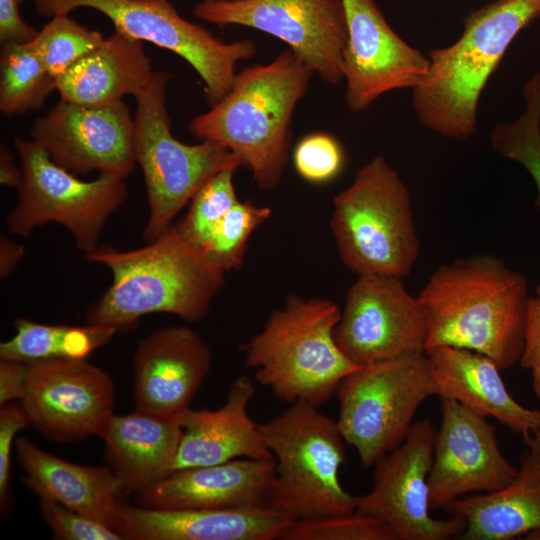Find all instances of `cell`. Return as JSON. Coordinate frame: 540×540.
Returning <instances> with one entry per match:
<instances>
[{
    "instance_id": "5",
    "label": "cell",
    "mask_w": 540,
    "mask_h": 540,
    "mask_svg": "<svg viewBox=\"0 0 540 540\" xmlns=\"http://www.w3.org/2000/svg\"><path fill=\"white\" fill-rule=\"evenodd\" d=\"M340 316L331 300L290 294L281 308L272 311L263 329L240 347L245 365L277 399L319 408L345 376L361 367L335 340Z\"/></svg>"
},
{
    "instance_id": "23",
    "label": "cell",
    "mask_w": 540,
    "mask_h": 540,
    "mask_svg": "<svg viewBox=\"0 0 540 540\" xmlns=\"http://www.w3.org/2000/svg\"><path fill=\"white\" fill-rule=\"evenodd\" d=\"M439 396L497 420L525 437L540 431V410L521 405L489 357L468 349L438 346L425 351Z\"/></svg>"
},
{
    "instance_id": "10",
    "label": "cell",
    "mask_w": 540,
    "mask_h": 540,
    "mask_svg": "<svg viewBox=\"0 0 540 540\" xmlns=\"http://www.w3.org/2000/svg\"><path fill=\"white\" fill-rule=\"evenodd\" d=\"M14 146L22 178L17 203L6 219L8 231L27 239L35 228L58 223L84 254L94 251L108 218L127 197L125 178L100 173L95 180L83 181L53 162L32 139L17 137Z\"/></svg>"
},
{
    "instance_id": "8",
    "label": "cell",
    "mask_w": 540,
    "mask_h": 540,
    "mask_svg": "<svg viewBox=\"0 0 540 540\" xmlns=\"http://www.w3.org/2000/svg\"><path fill=\"white\" fill-rule=\"evenodd\" d=\"M171 77L167 72H153L134 95V151L149 205L143 234L147 242L172 225L178 212L211 177L227 167L242 165L239 157L214 141L188 145L173 136L166 105Z\"/></svg>"
},
{
    "instance_id": "21",
    "label": "cell",
    "mask_w": 540,
    "mask_h": 540,
    "mask_svg": "<svg viewBox=\"0 0 540 540\" xmlns=\"http://www.w3.org/2000/svg\"><path fill=\"white\" fill-rule=\"evenodd\" d=\"M270 509H154L119 503L113 529L124 540H274L295 521Z\"/></svg>"
},
{
    "instance_id": "29",
    "label": "cell",
    "mask_w": 540,
    "mask_h": 540,
    "mask_svg": "<svg viewBox=\"0 0 540 540\" xmlns=\"http://www.w3.org/2000/svg\"><path fill=\"white\" fill-rule=\"evenodd\" d=\"M56 90L55 78L48 72L31 46L7 43L0 57V110L21 115L38 110Z\"/></svg>"
},
{
    "instance_id": "39",
    "label": "cell",
    "mask_w": 540,
    "mask_h": 540,
    "mask_svg": "<svg viewBox=\"0 0 540 540\" xmlns=\"http://www.w3.org/2000/svg\"><path fill=\"white\" fill-rule=\"evenodd\" d=\"M19 0H0V39L4 44L31 42L38 31L21 17Z\"/></svg>"
},
{
    "instance_id": "40",
    "label": "cell",
    "mask_w": 540,
    "mask_h": 540,
    "mask_svg": "<svg viewBox=\"0 0 540 540\" xmlns=\"http://www.w3.org/2000/svg\"><path fill=\"white\" fill-rule=\"evenodd\" d=\"M29 365L18 361H0V405L23 396Z\"/></svg>"
},
{
    "instance_id": "18",
    "label": "cell",
    "mask_w": 540,
    "mask_h": 540,
    "mask_svg": "<svg viewBox=\"0 0 540 540\" xmlns=\"http://www.w3.org/2000/svg\"><path fill=\"white\" fill-rule=\"evenodd\" d=\"M348 38L343 55L345 103L354 113L381 95L414 89L429 70V58L388 24L375 0H342Z\"/></svg>"
},
{
    "instance_id": "16",
    "label": "cell",
    "mask_w": 540,
    "mask_h": 540,
    "mask_svg": "<svg viewBox=\"0 0 540 540\" xmlns=\"http://www.w3.org/2000/svg\"><path fill=\"white\" fill-rule=\"evenodd\" d=\"M439 398L442 420L428 477L431 511L470 494L500 490L517 473L485 416L449 396Z\"/></svg>"
},
{
    "instance_id": "30",
    "label": "cell",
    "mask_w": 540,
    "mask_h": 540,
    "mask_svg": "<svg viewBox=\"0 0 540 540\" xmlns=\"http://www.w3.org/2000/svg\"><path fill=\"white\" fill-rule=\"evenodd\" d=\"M524 112L512 122L498 123L490 144L502 157L521 164L537 188L535 204L540 211V72L523 86Z\"/></svg>"
},
{
    "instance_id": "27",
    "label": "cell",
    "mask_w": 540,
    "mask_h": 540,
    "mask_svg": "<svg viewBox=\"0 0 540 540\" xmlns=\"http://www.w3.org/2000/svg\"><path fill=\"white\" fill-rule=\"evenodd\" d=\"M153 74L141 41L114 32L58 76L61 100L80 105H106L135 95Z\"/></svg>"
},
{
    "instance_id": "28",
    "label": "cell",
    "mask_w": 540,
    "mask_h": 540,
    "mask_svg": "<svg viewBox=\"0 0 540 540\" xmlns=\"http://www.w3.org/2000/svg\"><path fill=\"white\" fill-rule=\"evenodd\" d=\"M15 334L0 343V360L31 363L53 359H85L117 333L103 325H48L18 317Z\"/></svg>"
},
{
    "instance_id": "19",
    "label": "cell",
    "mask_w": 540,
    "mask_h": 540,
    "mask_svg": "<svg viewBox=\"0 0 540 540\" xmlns=\"http://www.w3.org/2000/svg\"><path fill=\"white\" fill-rule=\"evenodd\" d=\"M132 363L136 410L181 420L210 370L212 354L191 328L167 326L139 341Z\"/></svg>"
},
{
    "instance_id": "36",
    "label": "cell",
    "mask_w": 540,
    "mask_h": 540,
    "mask_svg": "<svg viewBox=\"0 0 540 540\" xmlns=\"http://www.w3.org/2000/svg\"><path fill=\"white\" fill-rule=\"evenodd\" d=\"M40 512L54 536L63 540H123L113 528L48 498H39Z\"/></svg>"
},
{
    "instance_id": "25",
    "label": "cell",
    "mask_w": 540,
    "mask_h": 540,
    "mask_svg": "<svg viewBox=\"0 0 540 540\" xmlns=\"http://www.w3.org/2000/svg\"><path fill=\"white\" fill-rule=\"evenodd\" d=\"M182 432L181 420L135 410L127 415L113 413L98 436L123 491L136 494L172 473Z\"/></svg>"
},
{
    "instance_id": "12",
    "label": "cell",
    "mask_w": 540,
    "mask_h": 540,
    "mask_svg": "<svg viewBox=\"0 0 540 540\" xmlns=\"http://www.w3.org/2000/svg\"><path fill=\"white\" fill-rule=\"evenodd\" d=\"M195 17L217 25H240L274 36L323 81L344 80L343 55L348 38L342 0L201 1Z\"/></svg>"
},
{
    "instance_id": "9",
    "label": "cell",
    "mask_w": 540,
    "mask_h": 540,
    "mask_svg": "<svg viewBox=\"0 0 540 540\" xmlns=\"http://www.w3.org/2000/svg\"><path fill=\"white\" fill-rule=\"evenodd\" d=\"M336 420L365 468L399 446L423 402L438 396L426 353L359 367L336 391Z\"/></svg>"
},
{
    "instance_id": "6",
    "label": "cell",
    "mask_w": 540,
    "mask_h": 540,
    "mask_svg": "<svg viewBox=\"0 0 540 540\" xmlns=\"http://www.w3.org/2000/svg\"><path fill=\"white\" fill-rule=\"evenodd\" d=\"M259 430L275 460L270 509L296 520L355 512V496L339 478L346 452L335 420L298 401Z\"/></svg>"
},
{
    "instance_id": "41",
    "label": "cell",
    "mask_w": 540,
    "mask_h": 540,
    "mask_svg": "<svg viewBox=\"0 0 540 540\" xmlns=\"http://www.w3.org/2000/svg\"><path fill=\"white\" fill-rule=\"evenodd\" d=\"M25 255V248L6 236L0 238V277L11 275Z\"/></svg>"
},
{
    "instance_id": "17",
    "label": "cell",
    "mask_w": 540,
    "mask_h": 540,
    "mask_svg": "<svg viewBox=\"0 0 540 540\" xmlns=\"http://www.w3.org/2000/svg\"><path fill=\"white\" fill-rule=\"evenodd\" d=\"M134 132V119L123 101L89 106L60 100L34 122L30 137L53 162L75 175L98 171L126 178L137 164Z\"/></svg>"
},
{
    "instance_id": "13",
    "label": "cell",
    "mask_w": 540,
    "mask_h": 540,
    "mask_svg": "<svg viewBox=\"0 0 540 540\" xmlns=\"http://www.w3.org/2000/svg\"><path fill=\"white\" fill-rule=\"evenodd\" d=\"M436 435L429 420L415 422L404 441L373 465L371 490L355 496V512L382 521L397 540H449L465 530L461 516L430 515L428 477Z\"/></svg>"
},
{
    "instance_id": "44",
    "label": "cell",
    "mask_w": 540,
    "mask_h": 540,
    "mask_svg": "<svg viewBox=\"0 0 540 540\" xmlns=\"http://www.w3.org/2000/svg\"><path fill=\"white\" fill-rule=\"evenodd\" d=\"M23 1H25V0H19V2H23Z\"/></svg>"
},
{
    "instance_id": "43",
    "label": "cell",
    "mask_w": 540,
    "mask_h": 540,
    "mask_svg": "<svg viewBox=\"0 0 540 540\" xmlns=\"http://www.w3.org/2000/svg\"><path fill=\"white\" fill-rule=\"evenodd\" d=\"M202 1H236V0H202Z\"/></svg>"
},
{
    "instance_id": "11",
    "label": "cell",
    "mask_w": 540,
    "mask_h": 540,
    "mask_svg": "<svg viewBox=\"0 0 540 540\" xmlns=\"http://www.w3.org/2000/svg\"><path fill=\"white\" fill-rule=\"evenodd\" d=\"M35 7L39 14L51 17L80 7L91 8L108 17L116 32L177 54L202 79L210 106L231 89L237 63L257 53L252 40L226 43L183 18L168 0H35Z\"/></svg>"
},
{
    "instance_id": "15",
    "label": "cell",
    "mask_w": 540,
    "mask_h": 540,
    "mask_svg": "<svg viewBox=\"0 0 540 540\" xmlns=\"http://www.w3.org/2000/svg\"><path fill=\"white\" fill-rule=\"evenodd\" d=\"M28 365L19 403L29 426L59 442L98 435L113 414L115 390L109 374L85 359H53Z\"/></svg>"
},
{
    "instance_id": "1",
    "label": "cell",
    "mask_w": 540,
    "mask_h": 540,
    "mask_svg": "<svg viewBox=\"0 0 540 540\" xmlns=\"http://www.w3.org/2000/svg\"><path fill=\"white\" fill-rule=\"evenodd\" d=\"M526 278L494 255L440 265L418 295L427 322L426 350L468 349L501 371L519 363L524 343Z\"/></svg>"
},
{
    "instance_id": "35",
    "label": "cell",
    "mask_w": 540,
    "mask_h": 540,
    "mask_svg": "<svg viewBox=\"0 0 540 540\" xmlns=\"http://www.w3.org/2000/svg\"><path fill=\"white\" fill-rule=\"evenodd\" d=\"M293 163L301 178L310 183L323 184L341 173L345 154L334 136L326 132H312L296 144Z\"/></svg>"
},
{
    "instance_id": "14",
    "label": "cell",
    "mask_w": 540,
    "mask_h": 540,
    "mask_svg": "<svg viewBox=\"0 0 540 540\" xmlns=\"http://www.w3.org/2000/svg\"><path fill=\"white\" fill-rule=\"evenodd\" d=\"M334 337L352 362L364 366L425 353L427 322L402 277L359 275L347 291Z\"/></svg>"
},
{
    "instance_id": "34",
    "label": "cell",
    "mask_w": 540,
    "mask_h": 540,
    "mask_svg": "<svg viewBox=\"0 0 540 540\" xmlns=\"http://www.w3.org/2000/svg\"><path fill=\"white\" fill-rule=\"evenodd\" d=\"M281 540H397L382 521L358 514L295 520Z\"/></svg>"
},
{
    "instance_id": "22",
    "label": "cell",
    "mask_w": 540,
    "mask_h": 540,
    "mask_svg": "<svg viewBox=\"0 0 540 540\" xmlns=\"http://www.w3.org/2000/svg\"><path fill=\"white\" fill-rule=\"evenodd\" d=\"M255 386L246 375L230 385L226 402L216 410L189 408L181 418L182 437L172 472L224 463L237 458H274L248 413Z\"/></svg>"
},
{
    "instance_id": "24",
    "label": "cell",
    "mask_w": 540,
    "mask_h": 540,
    "mask_svg": "<svg viewBox=\"0 0 540 540\" xmlns=\"http://www.w3.org/2000/svg\"><path fill=\"white\" fill-rule=\"evenodd\" d=\"M514 479L506 487L458 498L443 510L466 520L464 540H510L540 533V431L523 437Z\"/></svg>"
},
{
    "instance_id": "38",
    "label": "cell",
    "mask_w": 540,
    "mask_h": 540,
    "mask_svg": "<svg viewBox=\"0 0 540 540\" xmlns=\"http://www.w3.org/2000/svg\"><path fill=\"white\" fill-rule=\"evenodd\" d=\"M519 364L530 372L533 393L540 399V283L527 300L524 343Z\"/></svg>"
},
{
    "instance_id": "20",
    "label": "cell",
    "mask_w": 540,
    "mask_h": 540,
    "mask_svg": "<svg viewBox=\"0 0 540 540\" xmlns=\"http://www.w3.org/2000/svg\"><path fill=\"white\" fill-rule=\"evenodd\" d=\"M274 478V458H237L172 472L136 493L134 503L154 509L269 508Z\"/></svg>"
},
{
    "instance_id": "42",
    "label": "cell",
    "mask_w": 540,
    "mask_h": 540,
    "mask_svg": "<svg viewBox=\"0 0 540 540\" xmlns=\"http://www.w3.org/2000/svg\"><path fill=\"white\" fill-rule=\"evenodd\" d=\"M22 178L21 168H18L8 149H0V183L8 187H18Z\"/></svg>"
},
{
    "instance_id": "33",
    "label": "cell",
    "mask_w": 540,
    "mask_h": 540,
    "mask_svg": "<svg viewBox=\"0 0 540 540\" xmlns=\"http://www.w3.org/2000/svg\"><path fill=\"white\" fill-rule=\"evenodd\" d=\"M239 167H227L211 177L191 199L187 214L175 224L194 244L200 246L215 225L239 201L233 182Z\"/></svg>"
},
{
    "instance_id": "4",
    "label": "cell",
    "mask_w": 540,
    "mask_h": 540,
    "mask_svg": "<svg viewBox=\"0 0 540 540\" xmlns=\"http://www.w3.org/2000/svg\"><path fill=\"white\" fill-rule=\"evenodd\" d=\"M539 17L540 0H497L470 12L455 43L428 53V73L412 89L420 123L451 139H470L489 78L518 33Z\"/></svg>"
},
{
    "instance_id": "37",
    "label": "cell",
    "mask_w": 540,
    "mask_h": 540,
    "mask_svg": "<svg viewBox=\"0 0 540 540\" xmlns=\"http://www.w3.org/2000/svg\"><path fill=\"white\" fill-rule=\"evenodd\" d=\"M29 426L20 403L9 402L0 408V507L6 515L12 506L10 493L11 450L16 433Z\"/></svg>"
},
{
    "instance_id": "3",
    "label": "cell",
    "mask_w": 540,
    "mask_h": 540,
    "mask_svg": "<svg viewBox=\"0 0 540 540\" xmlns=\"http://www.w3.org/2000/svg\"><path fill=\"white\" fill-rule=\"evenodd\" d=\"M289 48L267 64L243 68L229 92L196 117L190 132L234 153L251 171L261 190L283 178L291 147V122L314 76Z\"/></svg>"
},
{
    "instance_id": "2",
    "label": "cell",
    "mask_w": 540,
    "mask_h": 540,
    "mask_svg": "<svg viewBox=\"0 0 540 540\" xmlns=\"http://www.w3.org/2000/svg\"><path fill=\"white\" fill-rule=\"evenodd\" d=\"M84 258L104 264L113 276L110 287L86 310V324L117 332L132 330L152 313L200 321L225 281V272L176 225L144 247L118 251L98 246Z\"/></svg>"
},
{
    "instance_id": "32",
    "label": "cell",
    "mask_w": 540,
    "mask_h": 540,
    "mask_svg": "<svg viewBox=\"0 0 540 540\" xmlns=\"http://www.w3.org/2000/svg\"><path fill=\"white\" fill-rule=\"evenodd\" d=\"M103 40L100 32L80 25L68 13H58L38 31L30 44L56 79Z\"/></svg>"
},
{
    "instance_id": "31",
    "label": "cell",
    "mask_w": 540,
    "mask_h": 540,
    "mask_svg": "<svg viewBox=\"0 0 540 540\" xmlns=\"http://www.w3.org/2000/svg\"><path fill=\"white\" fill-rule=\"evenodd\" d=\"M271 214L270 207L238 201L215 225L200 247L225 273L238 270L244 263L251 235Z\"/></svg>"
},
{
    "instance_id": "7",
    "label": "cell",
    "mask_w": 540,
    "mask_h": 540,
    "mask_svg": "<svg viewBox=\"0 0 540 540\" xmlns=\"http://www.w3.org/2000/svg\"><path fill=\"white\" fill-rule=\"evenodd\" d=\"M331 231L342 263L359 275H409L420 252L408 188L385 157L361 166L333 199Z\"/></svg>"
},
{
    "instance_id": "26",
    "label": "cell",
    "mask_w": 540,
    "mask_h": 540,
    "mask_svg": "<svg viewBox=\"0 0 540 540\" xmlns=\"http://www.w3.org/2000/svg\"><path fill=\"white\" fill-rule=\"evenodd\" d=\"M18 461L27 488L95 519L114 525L121 483L109 467L75 464L50 454L25 437L15 439Z\"/></svg>"
}]
</instances>
